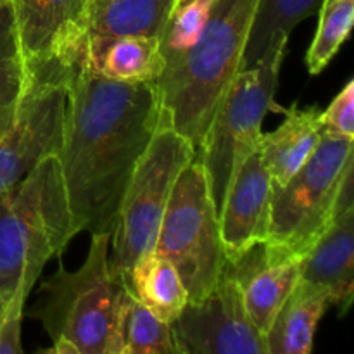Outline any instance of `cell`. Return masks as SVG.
<instances>
[{
	"label": "cell",
	"instance_id": "1",
	"mask_svg": "<svg viewBox=\"0 0 354 354\" xmlns=\"http://www.w3.org/2000/svg\"><path fill=\"white\" fill-rule=\"evenodd\" d=\"M159 120L154 83L114 82L90 66L73 73L57 159L80 232L113 234L131 173Z\"/></svg>",
	"mask_w": 354,
	"mask_h": 354
},
{
	"label": "cell",
	"instance_id": "2",
	"mask_svg": "<svg viewBox=\"0 0 354 354\" xmlns=\"http://www.w3.org/2000/svg\"><path fill=\"white\" fill-rule=\"evenodd\" d=\"M258 0H213L196 44L165 59L154 82L165 120L199 149L211 120L242 66Z\"/></svg>",
	"mask_w": 354,
	"mask_h": 354
},
{
	"label": "cell",
	"instance_id": "3",
	"mask_svg": "<svg viewBox=\"0 0 354 354\" xmlns=\"http://www.w3.org/2000/svg\"><path fill=\"white\" fill-rule=\"evenodd\" d=\"M78 234L59 159L50 156L0 194V297L10 299L23 280L37 282Z\"/></svg>",
	"mask_w": 354,
	"mask_h": 354
},
{
	"label": "cell",
	"instance_id": "4",
	"mask_svg": "<svg viewBox=\"0 0 354 354\" xmlns=\"http://www.w3.org/2000/svg\"><path fill=\"white\" fill-rule=\"evenodd\" d=\"M111 234H92L88 254L75 272L59 268L41 287L30 317L44 325L54 346L48 353L114 354L118 311L127 290L109 266Z\"/></svg>",
	"mask_w": 354,
	"mask_h": 354
},
{
	"label": "cell",
	"instance_id": "5",
	"mask_svg": "<svg viewBox=\"0 0 354 354\" xmlns=\"http://www.w3.org/2000/svg\"><path fill=\"white\" fill-rule=\"evenodd\" d=\"M354 138L322 133L308 161L286 185L273 189L268 235L263 251L268 263L301 259L334 220L339 194L354 168Z\"/></svg>",
	"mask_w": 354,
	"mask_h": 354
},
{
	"label": "cell",
	"instance_id": "6",
	"mask_svg": "<svg viewBox=\"0 0 354 354\" xmlns=\"http://www.w3.org/2000/svg\"><path fill=\"white\" fill-rule=\"evenodd\" d=\"M289 37L279 35L265 54L235 75L196 151L209 180L220 213L225 194L239 166L258 147L263 120L272 109Z\"/></svg>",
	"mask_w": 354,
	"mask_h": 354
},
{
	"label": "cell",
	"instance_id": "7",
	"mask_svg": "<svg viewBox=\"0 0 354 354\" xmlns=\"http://www.w3.org/2000/svg\"><path fill=\"white\" fill-rule=\"evenodd\" d=\"M196 158V147L161 114L159 127L135 166L111 234L109 266L124 275L144 252L154 249L173 187Z\"/></svg>",
	"mask_w": 354,
	"mask_h": 354
},
{
	"label": "cell",
	"instance_id": "8",
	"mask_svg": "<svg viewBox=\"0 0 354 354\" xmlns=\"http://www.w3.org/2000/svg\"><path fill=\"white\" fill-rule=\"evenodd\" d=\"M154 249L180 273L189 301L211 292L227 265L209 180L196 158L173 187Z\"/></svg>",
	"mask_w": 354,
	"mask_h": 354
},
{
	"label": "cell",
	"instance_id": "9",
	"mask_svg": "<svg viewBox=\"0 0 354 354\" xmlns=\"http://www.w3.org/2000/svg\"><path fill=\"white\" fill-rule=\"evenodd\" d=\"M26 76L69 78L90 66L88 0H12Z\"/></svg>",
	"mask_w": 354,
	"mask_h": 354
},
{
	"label": "cell",
	"instance_id": "10",
	"mask_svg": "<svg viewBox=\"0 0 354 354\" xmlns=\"http://www.w3.org/2000/svg\"><path fill=\"white\" fill-rule=\"evenodd\" d=\"M69 78L26 76L12 124L0 135V194L57 156L64 131Z\"/></svg>",
	"mask_w": 354,
	"mask_h": 354
},
{
	"label": "cell",
	"instance_id": "11",
	"mask_svg": "<svg viewBox=\"0 0 354 354\" xmlns=\"http://www.w3.org/2000/svg\"><path fill=\"white\" fill-rule=\"evenodd\" d=\"M171 332L178 354H266L228 261L213 290L185 304Z\"/></svg>",
	"mask_w": 354,
	"mask_h": 354
},
{
	"label": "cell",
	"instance_id": "12",
	"mask_svg": "<svg viewBox=\"0 0 354 354\" xmlns=\"http://www.w3.org/2000/svg\"><path fill=\"white\" fill-rule=\"evenodd\" d=\"M301 280L324 287L332 306L346 315L354 296V168L339 194L337 211L327 230L301 258Z\"/></svg>",
	"mask_w": 354,
	"mask_h": 354
},
{
	"label": "cell",
	"instance_id": "13",
	"mask_svg": "<svg viewBox=\"0 0 354 354\" xmlns=\"http://www.w3.org/2000/svg\"><path fill=\"white\" fill-rule=\"evenodd\" d=\"M273 185L256 147L235 171L218 213L227 261L261 244L268 235Z\"/></svg>",
	"mask_w": 354,
	"mask_h": 354
},
{
	"label": "cell",
	"instance_id": "14",
	"mask_svg": "<svg viewBox=\"0 0 354 354\" xmlns=\"http://www.w3.org/2000/svg\"><path fill=\"white\" fill-rule=\"evenodd\" d=\"M228 263L242 289L245 310L252 324L265 335L275 315L299 283L301 259L268 263L261 242Z\"/></svg>",
	"mask_w": 354,
	"mask_h": 354
},
{
	"label": "cell",
	"instance_id": "15",
	"mask_svg": "<svg viewBox=\"0 0 354 354\" xmlns=\"http://www.w3.org/2000/svg\"><path fill=\"white\" fill-rule=\"evenodd\" d=\"M175 0H88L90 69L111 41L123 37H156L161 41Z\"/></svg>",
	"mask_w": 354,
	"mask_h": 354
},
{
	"label": "cell",
	"instance_id": "16",
	"mask_svg": "<svg viewBox=\"0 0 354 354\" xmlns=\"http://www.w3.org/2000/svg\"><path fill=\"white\" fill-rule=\"evenodd\" d=\"M318 107H290L277 130L263 133L258 149L273 189H280L308 161L322 138Z\"/></svg>",
	"mask_w": 354,
	"mask_h": 354
},
{
	"label": "cell",
	"instance_id": "17",
	"mask_svg": "<svg viewBox=\"0 0 354 354\" xmlns=\"http://www.w3.org/2000/svg\"><path fill=\"white\" fill-rule=\"evenodd\" d=\"M330 306L324 287L299 280L265 334L266 354H310L318 324Z\"/></svg>",
	"mask_w": 354,
	"mask_h": 354
},
{
	"label": "cell",
	"instance_id": "18",
	"mask_svg": "<svg viewBox=\"0 0 354 354\" xmlns=\"http://www.w3.org/2000/svg\"><path fill=\"white\" fill-rule=\"evenodd\" d=\"M121 277L135 299L166 324H173L189 303V294L180 273L156 249L144 252Z\"/></svg>",
	"mask_w": 354,
	"mask_h": 354
},
{
	"label": "cell",
	"instance_id": "19",
	"mask_svg": "<svg viewBox=\"0 0 354 354\" xmlns=\"http://www.w3.org/2000/svg\"><path fill=\"white\" fill-rule=\"evenodd\" d=\"M156 37H123L111 41L92 66L104 78L124 83H154L165 69Z\"/></svg>",
	"mask_w": 354,
	"mask_h": 354
},
{
	"label": "cell",
	"instance_id": "20",
	"mask_svg": "<svg viewBox=\"0 0 354 354\" xmlns=\"http://www.w3.org/2000/svg\"><path fill=\"white\" fill-rule=\"evenodd\" d=\"M114 354H178L171 324L159 320L128 289L118 311Z\"/></svg>",
	"mask_w": 354,
	"mask_h": 354
},
{
	"label": "cell",
	"instance_id": "21",
	"mask_svg": "<svg viewBox=\"0 0 354 354\" xmlns=\"http://www.w3.org/2000/svg\"><path fill=\"white\" fill-rule=\"evenodd\" d=\"M320 6L322 0H258L242 66L254 64L279 35L290 37L294 28L313 16Z\"/></svg>",
	"mask_w": 354,
	"mask_h": 354
},
{
	"label": "cell",
	"instance_id": "22",
	"mask_svg": "<svg viewBox=\"0 0 354 354\" xmlns=\"http://www.w3.org/2000/svg\"><path fill=\"white\" fill-rule=\"evenodd\" d=\"M26 88V66L12 6L0 9V135L12 124Z\"/></svg>",
	"mask_w": 354,
	"mask_h": 354
},
{
	"label": "cell",
	"instance_id": "23",
	"mask_svg": "<svg viewBox=\"0 0 354 354\" xmlns=\"http://www.w3.org/2000/svg\"><path fill=\"white\" fill-rule=\"evenodd\" d=\"M318 30L306 52L310 75H320L348 40L354 19V0H322Z\"/></svg>",
	"mask_w": 354,
	"mask_h": 354
},
{
	"label": "cell",
	"instance_id": "24",
	"mask_svg": "<svg viewBox=\"0 0 354 354\" xmlns=\"http://www.w3.org/2000/svg\"><path fill=\"white\" fill-rule=\"evenodd\" d=\"M211 3L213 0H194L189 6L173 10L161 37L165 59L183 54L196 44L209 16Z\"/></svg>",
	"mask_w": 354,
	"mask_h": 354
},
{
	"label": "cell",
	"instance_id": "25",
	"mask_svg": "<svg viewBox=\"0 0 354 354\" xmlns=\"http://www.w3.org/2000/svg\"><path fill=\"white\" fill-rule=\"evenodd\" d=\"M37 282L23 280L14 290L0 318V354H23L21 344V320L24 313V303Z\"/></svg>",
	"mask_w": 354,
	"mask_h": 354
},
{
	"label": "cell",
	"instance_id": "26",
	"mask_svg": "<svg viewBox=\"0 0 354 354\" xmlns=\"http://www.w3.org/2000/svg\"><path fill=\"white\" fill-rule=\"evenodd\" d=\"M322 133L354 138V82L349 80L327 111L320 113Z\"/></svg>",
	"mask_w": 354,
	"mask_h": 354
},
{
	"label": "cell",
	"instance_id": "27",
	"mask_svg": "<svg viewBox=\"0 0 354 354\" xmlns=\"http://www.w3.org/2000/svg\"><path fill=\"white\" fill-rule=\"evenodd\" d=\"M190 2H194V0H175V7H173V10H178V9H182V7L189 6Z\"/></svg>",
	"mask_w": 354,
	"mask_h": 354
},
{
	"label": "cell",
	"instance_id": "28",
	"mask_svg": "<svg viewBox=\"0 0 354 354\" xmlns=\"http://www.w3.org/2000/svg\"><path fill=\"white\" fill-rule=\"evenodd\" d=\"M7 301L9 299H3V297H0V318H2L3 310H6V306H7Z\"/></svg>",
	"mask_w": 354,
	"mask_h": 354
},
{
	"label": "cell",
	"instance_id": "29",
	"mask_svg": "<svg viewBox=\"0 0 354 354\" xmlns=\"http://www.w3.org/2000/svg\"><path fill=\"white\" fill-rule=\"evenodd\" d=\"M10 3H12V0H0V9H2V7L10 6Z\"/></svg>",
	"mask_w": 354,
	"mask_h": 354
}]
</instances>
